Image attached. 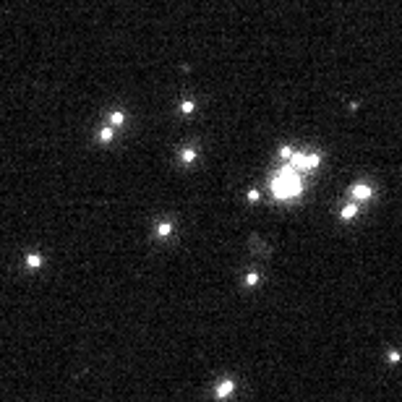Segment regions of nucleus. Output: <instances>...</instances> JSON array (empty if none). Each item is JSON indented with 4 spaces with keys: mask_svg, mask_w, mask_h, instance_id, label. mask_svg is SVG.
I'll list each match as a JSON object with an SVG mask.
<instances>
[{
    "mask_svg": "<svg viewBox=\"0 0 402 402\" xmlns=\"http://www.w3.org/2000/svg\"><path fill=\"white\" fill-rule=\"evenodd\" d=\"M301 193V180H298V170H293L290 165L282 167L280 178L274 180V196L277 199H293Z\"/></svg>",
    "mask_w": 402,
    "mask_h": 402,
    "instance_id": "1",
    "label": "nucleus"
},
{
    "mask_svg": "<svg viewBox=\"0 0 402 402\" xmlns=\"http://www.w3.org/2000/svg\"><path fill=\"white\" fill-rule=\"evenodd\" d=\"M355 214H358V204H348V206L342 209V217H345V220H353Z\"/></svg>",
    "mask_w": 402,
    "mask_h": 402,
    "instance_id": "4",
    "label": "nucleus"
},
{
    "mask_svg": "<svg viewBox=\"0 0 402 402\" xmlns=\"http://www.w3.org/2000/svg\"><path fill=\"white\" fill-rule=\"evenodd\" d=\"M316 165H319V154H311V157H306V154H293V162H290L293 170H314Z\"/></svg>",
    "mask_w": 402,
    "mask_h": 402,
    "instance_id": "2",
    "label": "nucleus"
},
{
    "mask_svg": "<svg viewBox=\"0 0 402 402\" xmlns=\"http://www.w3.org/2000/svg\"><path fill=\"white\" fill-rule=\"evenodd\" d=\"M400 361H402V353H397V350L389 353V363H400Z\"/></svg>",
    "mask_w": 402,
    "mask_h": 402,
    "instance_id": "6",
    "label": "nucleus"
},
{
    "mask_svg": "<svg viewBox=\"0 0 402 402\" xmlns=\"http://www.w3.org/2000/svg\"><path fill=\"white\" fill-rule=\"evenodd\" d=\"M230 392H233V382H227V384L220 387V397H225V395H230Z\"/></svg>",
    "mask_w": 402,
    "mask_h": 402,
    "instance_id": "5",
    "label": "nucleus"
},
{
    "mask_svg": "<svg viewBox=\"0 0 402 402\" xmlns=\"http://www.w3.org/2000/svg\"><path fill=\"white\" fill-rule=\"evenodd\" d=\"M371 193H374V191H371L369 186H363V183H361V186H353V196L361 199V201H363V199H371Z\"/></svg>",
    "mask_w": 402,
    "mask_h": 402,
    "instance_id": "3",
    "label": "nucleus"
}]
</instances>
